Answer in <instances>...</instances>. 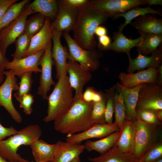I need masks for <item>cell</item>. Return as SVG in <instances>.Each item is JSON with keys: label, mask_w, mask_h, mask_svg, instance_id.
Listing matches in <instances>:
<instances>
[{"label": "cell", "mask_w": 162, "mask_h": 162, "mask_svg": "<svg viewBox=\"0 0 162 162\" xmlns=\"http://www.w3.org/2000/svg\"><path fill=\"white\" fill-rule=\"evenodd\" d=\"M93 102L85 101L82 95L74 97L73 104L63 115L54 121V127L56 131L67 135L83 132L94 124L91 114Z\"/></svg>", "instance_id": "1"}, {"label": "cell", "mask_w": 162, "mask_h": 162, "mask_svg": "<svg viewBox=\"0 0 162 162\" xmlns=\"http://www.w3.org/2000/svg\"><path fill=\"white\" fill-rule=\"evenodd\" d=\"M76 24L73 30L74 41L85 50L95 48L96 42L94 32L98 26L105 23L109 17L105 14L93 8L89 3L79 8Z\"/></svg>", "instance_id": "2"}, {"label": "cell", "mask_w": 162, "mask_h": 162, "mask_svg": "<svg viewBox=\"0 0 162 162\" xmlns=\"http://www.w3.org/2000/svg\"><path fill=\"white\" fill-rule=\"evenodd\" d=\"M42 134L40 127L37 124L28 125L7 139L0 141V156L8 162H30L22 158L17 151L24 145L30 146L40 139Z\"/></svg>", "instance_id": "3"}, {"label": "cell", "mask_w": 162, "mask_h": 162, "mask_svg": "<svg viewBox=\"0 0 162 162\" xmlns=\"http://www.w3.org/2000/svg\"><path fill=\"white\" fill-rule=\"evenodd\" d=\"M58 80L52 92L46 99L47 114L43 119L46 122L54 121L64 114L70 108L74 100L73 89L70 84L68 76H63Z\"/></svg>", "instance_id": "4"}, {"label": "cell", "mask_w": 162, "mask_h": 162, "mask_svg": "<svg viewBox=\"0 0 162 162\" xmlns=\"http://www.w3.org/2000/svg\"><path fill=\"white\" fill-rule=\"evenodd\" d=\"M134 135L131 154L139 162L158 140L159 126L136 118L134 120Z\"/></svg>", "instance_id": "5"}, {"label": "cell", "mask_w": 162, "mask_h": 162, "mask_svg": "<svg viewBox=\"0 0 162 162\" xmlns=\"http://www.w3.org/2000/svg\"><path fill=\"white\" fill-rule=\"evenodd\" d=\"M62 35L68 46L69 53L68 60L77 62L83 68L90 72L99 69V59L102 56L100 50L95 48L84 49L74 41L69 33L64 32Z\"/></svg>", "instance_id": "6"}, {"label": "cell", "mask_w": 162, "mask_h": 162, "mask_svg": "<svg viewBox=\"0 0 162 162\" xmlns=\"http://www.w3.org/2000/svg\"><path fill=\"white\" fill-rule=\"evenodd\" d=\"M6 78L0 86V106L3 107L16 122L20 123L22 121V116L15 107L12 101L13 91H17L19 85L17 79L10 70L5 71Z\"/></svg>", "instance_id": "7"}, {"label": "cell", "mask_w": 162, "mask_h": 162, "mask_svg": "<svg viewBox=\"0 0 162 162\" xmlns=\"http://www.w3.org/2000/svg\"><path fill=\"white\" fill-rule=\"evenodd\" d=\"M27 5L20 15L0 32V47L5 55L8 47L24 32L27 18L32 14Z\"/></svg>", "instance_id": "8"}, {"label": "cell", "mask_w": 162, "mask_h": 162, "mask_svg": "<svg viewBox=\"0 0 162 162\" xmlns=\"http://www.w3.org/2000/svg\"><path fill=\"white\" fill-rule=\"evenodd\" d=\"M136 109L162 110V87L151 83L144 84L139 92Z\"/></svg>", "instance_id": "9"}, {"label": "cell", "mask_w": 162, "mask_h": 162, "mask_svg": "<svg viewBox=\"0 0 162 162\" xmlns=\"http://www.w3.org/2000/svg\"><path fill=\"white\" fill-rule=\"evenodd\" d=\"M52 40L49 43L41 57L39 65L41 67L39 85L37 93L44 99H46L47 93L55 82L52 77V69L54 65L52 56Z\"/></svg>", "instance_id": "10"}, {"label": "cell", "mask_w": 162, "mask_h": 162, "mask_svg": "<svg viewBox=\"0 0 162 162\" xmlns=\"http://www.w3.org/2000/svg\"><path fill=\"white\" fill-rule=\"evenodd\" d=\"M58 11L54 21L51 22L52 30L69 33L75 27L79 14V8L69 6L62 0H57Z\"/></svg>", "instance_id": "11"}, {"label": "cell", "mask_w": 162, "mask_h": 162, "mask_svg": "<svg viewBox=\"0 0 162 162\" xmlns=\"http://www.w3.org/2000/svg\"><path fill=\"white\" fill-rule=\"evenodd\" d=\"M91 4L95 10L112 18L116 14L146 4V0H92Z\"/></svg>", "instance_id": "12"}, {"label": "cell", "mask_w": 162, "mask_h": 162, "mask_svg": "<svg viewBox=\"0 0 162 162\" xmlns=\"http://www.w3.org/2000/svg\"><path fill=\"white\" fill-rule=\"evenodd\" d=\"M53 45L52 56L56 70V78L67 75L68 61L69 56L68 48L62 44L60 39L63 32L52 30Z\"/></svg>", "instance_id": "13"}, {"label": "cell", "mask_w": 162, "mask_h": 162, "mask_svg": "<svg viewBox=\"0 0 162 162\" xmlns=\"http://www.w3.org/2000/svg\"><path fill=\"white\" fill-rule=\"evenodd\" d=\"M120 130L114 123L95 124L83 132L67 135L66 141L73 144H80L85 140L93 138L101 139Z\"/></svg>", "instance_id": "14"}, {"label": "cell", "mask_w": 162, "mask_h": 162, "mask_svg": "<svg viewBox=\"0 0 162 162\" xmlns=\"http://www.w3.org/2000/svg\"><path fill=\"white\" fill-rule=\"evenodd\" d=\"M67 72L70 84L75 91V95H82L84 86L92 78L91 72L83 68L77 62L68 60Z\"/></svg>", "instance_id": "15"}, {"label": "cell", "mask_w": 162, "mask_h": 162, "mask_svg": "<svg viewBox=\"0 0 162 162\" xmlns=\"http://www.w3.org/2000/svg\"><path fill=\"white\" fill-rule=\"evenodd\" d=\"M129 59L127 73H133L136 70H141L150 68H158L162 64V46L161 44L150 56L138 53L137 56L132 58L130 53L127 54Z\"/></svg>", "instance_id": "16"}, {"label": "cell", "mask_w": 162, "mask_h": 162, "mask_svg": "<svg viewBox=\"0 0 162 162\" xmlns=\"http://www.w3.org/2000/svg\"><path fill=\"white\" fill-rule=\"evenodd\" d=\"M45 50L18 59H13L9 62L5 69L10 70L15 76H19L24 73L31 72L37 73L41 72L38 67L39 62Z\"/></svg>", "instance_id": "17"}, {"label": "cell", "mask_w": 162, "mask_h": 162, "mask_svg": "<svg viewBox=\"0 0 162 162\" xmlns=\"http://www.w3.org/2000/svg\"><path fill=\"white\" fill-rule=\"evenodd\" d=\"M157 68H150L136 73H128L121 72L118 76L120 83L125 87L131 88L145 83L156 84Z\"/></svg>", "instance_id": "18"}, {"label": "cell", "mask_w": 162, "mask_h": 162, "mask_svg": "<svg viewBox=\"0 0 162 162\" xmlns=\"http://www.w3.org/2000/svg\"><path fill=\"white\" fill-rule=\"evenodd\" d=\"M143 84L128 88L120 82H117L114 86L116 91L122 95L125 108L126 119L134 120L136 118V108L139 91Z\"/></svg>", "instance_id": "19"}, {"label": "cell", "mask_w": 162, "mask_h": 162, "mask_svg": "<svg viewBox=\"0 0 162 162\" xmlns=\"http://www.w3.org/2000/svg\"><path fill=\"white\" fill-rule=\"evenodd\" d=\"M52 162H70L79 157L85 149L84 144H73L61 140L56 143Z\"/></svg>", "instance_id": "20"}, {"label": "cell", "mask_w": 162, "mask_h": 162, "mask_svg": "<svg viewBox=\"0 0 162 162\" xmlns=\"http://www.w3.org/2000/svg\"><path fill=\"white\" fill-rule=\"evenodd\" d=\"M50 20L49 18L46 17L43 27L32 37L28 49L24 57L45 50L50 42L52 40V34Z\"/></svg>", "instance_id": "21"}, {"label": "cell", "mask_w": 162, "mask_h": 162, "mask_svg": "<svg viewBox=\"0 0 162 162\" xmlns=\"http://www.w3.org/2000/svg\"><path fill=\"white\" fill-rule=\"evenodd\" d=\"M130 24L140 34H152L162 35V19L153 15L147 14L135 19Z\"/></svg>", "instance_id": "22"}, {"label": "cell", "mask_w": 162, "mask_h": 162, "mask_svg": "<svg viewBox=\"0 0 162 162\" xmlns=\"http://www.w3.org/2000/svg\"><path fill=\"white\" fill-rule=\"evenodd\" d=\"M140 35L136 39H129L124 35L122 31H118L113 34V41L103 50H112L117 52H125L127 54L130 53V51L132 48L137 47L140 44L143 39L145 34Z\"/></svg>", "instance_id": "23"}, {"label": "cell", "mask_w": 162, "mask_h": 162, "mask_svg": "<svg viewBox=\"0 0 162 162\" xmlns=\"http://www.w3.org/2000/svg\"><path fill=\"white\" fill-rule=\"evenodd\" d=\"M134 120L125 119L120 130V134L115 145L120 152L131 154L134 144Z\"/></svg>", "instance_id": "24"}, {"label": "cell", "mask_w": 162, "mask_h": 162, "mask_svg": "<svg viewBox=\"0 0 162 162\" xmlns=\"http://www.w3.org/2000/svg\"><path fill=\"white\" fill-rule=\"evenodd\" d=\"M36 162H52L56 148V144H50L39 139L30 146Z\"/></svg>", "instance_id": "25"}, {"label": "cell", "mask_w": 162, "mask_h": 162, "mask_svg": "<svg viewBox=\"0 0 162 162\" xmlns=\"http://www.w3.org/2000/svg\"><path fill=\"white\" fill-rule=\"evenodd\" d=\"M120 134V130L114 132L96 141L87 140L85 142V149L90 152L95 151L103 154L114 146Z\"/></svg>", "instance_id": "26"}, {"label": "cell", "mask_w": 162, "mask_h": 162, "mask_svg": "<svg viewBox=\"0 0 162 162\" xmlns=\"http://www.w3.org/2000/svg\"><path fill=\"white\" fill-rule=\"evenodd\" d=\"M32 14L37 13L50 20L56 19L58 11V7L56 0H34L27 5Z\"/></svg>", "instance_id": "27"}, {"label": "cell", "mask_w": 162, "mask_h": 162, "mask_svg": "<svg viewBox=\"0 0 162 162\" xmlns=\"http://www.w3.org/2000/svg\"><path fill=\"white\" fill-rule=\"evenodd\" d=\"M88 159L92 162H137L131 154L120 152L115 146L99 156Z\"/></svg>", "instance_id": "28"}, {"label": "cell", "mask_w": 162, "mask_h": 162, "mask_svg": "<svg viewBox=\"0 0 162 162\" xmlns=\"http://www.w3.org/2000/svg\"><path fill=\"white\" fill-rule=\"evenodd\" d=\"M148 14H158L162 15V13L160 11L152 8L150 6H148L144 8L137 6L125 12L116 14L112 18L114 20L121 17L124 18V22L118 28L119 31H122L124 28L130 23L133 20L140 16Z\"/></svg>", "instance_id": "29"}, {"label": "cell", "mask_w": 162, "mask_h": 162, "mask_svg": "<svg viewBox=\"0 0 162 162\" xmlns=\"http://www.w3.org/2000/svg\"><path fill=\"white\" fill-rule=\"evenodd\" d=\"M29 0H23L12 4L0 19V32L7 27L21 14Z\"/></svg>", "instance_id": "30"}, {"label": "cell", "mask_w": 162, "mask_h": 162, "mask_svg": "<svg viewBox=\"0 0 162 162\" xmlns=\"http://www.w3.org/2000/svg\"><path fill=\"white\" fill-rule=\"evenodd\" d=\"M162 35L152 34H145L143 39L137 47L138 53L143 55L151 54L162 44Z\"/></svg>", "instance_id": "31"}, {"label": "cell", "mask_w": 162, "mask_h": 162, "mask_svg": "<svg viewBox=\"0 0 162 162\" xmlns=\"http://www.w3.org/2000/svg\"><path fill=\"white\" fill-rule=\"evenodd\" d=\"M46 17L40 13H37L27 20L24 32L32 38L44 26Z\"/></svg>", "instance_id": "32"}, {"label": "cell", "mask_w": 162, "mask_h": 162, "mask_svg": "<svg viewBox=\"0 0 162 162\" xmlns=\"http://www.w3.org/2000/svg\"><path fill=\"white\" fill-rule=\"evenodd\" d=\"M107 96L104 93L100 101L93 102L92 109L91 114L92 121L94 124L106 123L104 113Z\"/></svg>", "instance_id": "33"}, {"label": "cell", "mask_w": 162, "mask_h": 162, "mask_svg": "<svg viewBox=\"0 0 162 162\" xmlns=\"http://www.w3.org/2000/svg\"><path fill=\"white\" fill-rule=\"evenodd\" d=\"M113 97L115 113V121L114 123L120 130L126 119L125 105L123 98L121 94L116 92H115L114 91Z\"/></svg>", "instance_id": "34"}, {"label": "cell", "mask_w": 162, "mask_h": 162, "mask_svg": "<svg viewBox=\"0 0 162 162\" xmlns=\"http://www.w3.org/2000/svg\"><path fill=\"white\" fill-rule=\"evenodd\" d=\"M32 37L24 32L17 39L15 43V50L11 56L13 59L24 57L28 50Z\"/></svg>", "instance_id": "35"}, {"label": "cell", "mask_w": 162, "mask_h": 162, "mask_svg": "<svg viewBox=\"0 0 162 162\" xmlns=\"http://www.w3.org/2000/svg\"><path fill=\"white\" fill-rule=\"evenodd\" d=\"M32 72H27L19 76L20 79L18 83L19 88L14 96L18 101L24 95L30 93L32 84Z\"/></svg>", "instance_id": "36"}, {"label": "cell", "mask_w": 162, "mask_h": 162, "mask_svg": "<svg viewBox=\"0 0 162 162\" xmlns=\"http://www.w3.org/2000/svg\"><path fill=\"white\" fill-rule=\"evenodd\" d=\"M115 89L112 87L105 90L107 96L106 105L104 118L105 122L108 124L113 123L112 119L114 111V102L113 99V94Z\"/></svg>", "instance_id": "37"}, {"label": "cell", "mask_w": 162, "mask_h": 162, "mask_svg": "<svg viewBox=\"0 0 162 162\" xmlns=\"http://www.w3.org/2000/svg\"><path fill=\"white\" fill-rule=\"evenodd\" d=\"M156 111L136 109V118L146 123L159 126L161 124L162 122L158 117Z\"/></svg>", "instance_id": "38"}, {"label": "cell", "mask_w": 162, "mask_h": 162, "mask_svg": "<svg viewBox=\"0 0 162 162\" xmlns=\"http://www.w3.org/2000/svg\"><path fill=\"white\" fill-rule=\"evenodd\" d=\"M162 157V141L158 140L138 162H152Z\"/></svg>", "instance_id": "39"}, {"label": "cell", "mask_w": 162, "mask_h": 162, "mask_svg": "<svg viewBox=\"0 0 162 162\" xmlns=\"http://www.w3.org/2000/svg\"><path fill=\"white\" fill-rule=\"evenodd\" d=\"M34 96L29 93L22 96L18 101L20 103L19 106L23 109L24 113L30 115L32 113V105L34 102Z\"/></svg>", "instance_id": "40"}, {"label": "cell", "mask_w": 162, "mask_h": 162, "mask_svg": "<svg viewBox=\"0 0 162 162\" xmlns=\"http://www.w3.org/2000/svg\"><path fill=\"white\" fill-rule=\"evenodd\" d=\"M104 93L97 91L92 87H88L82 93V98L85 101L88 102H97L102 98Z\"/></svg>", "instance_id": "41"}, {"label": "cell", "mask_w": 162, "mask_h": 162, "mask_svg": "<svg viewBox=\"0 0 162 162\" xmlns=\"http://www.w3.org/2000/svg\"><path fill=\"white\" fill-rule=\"evenodd\" d=\"M17 131L12 126L6 128L3 126L0 123V141L7 137L16 133Z\"/></svg>", "instance_id": "42"}, {"label": "cell", "mask_w": 162, "mask_h": 162, "mask_svg": "<svg viewBox=\"0 0 162 162\" xmlns=\"http://www.w3.org/2000/svg\"><path fill=\"white\" fill-rule=\"evenodd\" d=\"M65 4L71 7L79 8L88 4L90 0H62Z\"/></svg>", "instance_id": "43"}, {"label": "cell", "mask_w": 162, "mask_h": 162, "mask_svg": "<svg viewBox=\"0 0 162 162\" xmlns=\"http://www.w3.org/2000/svg\"><path fill=\"white\" fill-rule=\"evenodd\" d=\"M99 43L98 48L100 50H103L108 47L111 43V40L109 36L106 35L98 37Z\"/></svg>", "instance_id": "44"}, {"label": "cell", "mask_w": 162, "mask_h": 162, "mask_svg": "<svg viewBox=\"0 0 162 162\" xmlns=\"http://www.w3.org/2000/svg\"><path fill=\"white\" fill-rule=\"evenodd\" d=\"M18 0H0V19L8 8Z\"/></svg>", "instance_id": "45"}, {"label": "cell", "mask_w": 162, "mask_h": 162, "mask_svg": "<svg viewBox=\"0 0 162 162\" xmlns=\"http://www.w3.org/2000/svg\"><path fill=\"white\" fill-rule=\"evenodd\" d=\"M107 32V29L105 27L101 26H99L96 28L94 32V34L96 35L99 37L106 35Z\"/></svg>", "instance_id": "46"}, {"label": "cell", "mask_w": 162, "mask_h": 162, "mask_svg": "<svg viewBox=\"0 0 162 162\" xmlns=\"http://www.w3.org/2000/svg\"><path fill=\"white\" fill-rule=\"evenodd\" d=\"M9 62L0 47V66L5 68L6 65Z\"/></svg>", "instance_id": "47"}, {"label": "cell", "mask_w": 162, "mask_h": 162, "mask_svg": "<svg viewBox=\"0 0 162 162\" xmlns=\"http://www.w3.org/2000/svg\"><path fill=\"white\" fill-rule=\"evenodd\" d=\"M157 69L156 85L162 87V64Z\"/></svg>", "instance_id": "48"}, {"label": "cell", "mask_w": 162, "mask_h": 162, "mask_svg": "<svg viewBox=\"0 0 162 162\" xmlns=\"http://www.w3.org/2000/svg\"><path fill=\"white\" fill-rule=\"evenodd\" d=\"M146 4L151 6L152 5H162V0H146Z\"/></svg>", "instance_id": "49"}, {"label": "cell", "mask_w": 162, "mask_h": 162, "mask_svg": "<svg viewBox=\"0 0 162 162\" xmlns=\"http://www.w3.org/2000/svg\"><path fill=\"white\" fill-rule=\"evenodd\" d=\"M5 68L0 66V86L3 82L4 76Z\"/></svg>", "instance_id": "50"}, {"label": "cell", "mask_w": 162, "mask_h": 162, "mask_svg": "<svg viewBox=\"0 0 162 162\" xmlns=\"http://www.w3.org/2000/svg\"><path fill=\"white\" fill-rule=\"evenodd\" d=\"M157 115L159 120L162 122V110H159L156 111Z\"/></svg>", "instance_id": "51"}, {"label": "cell", "mask_w": 162, "mask_h": 162, "mask_svg": "<svg viewBox=\"0 0 162 162\" xmlns=\"http://www.w3.org/2000/svg\"><path fill=\"white\" fill-rule=\"evenodd\" d=\"M70 162H80V159L79 157H78L74 159Z\"/></svg>", "instance_id": "52"}, {"label": "cell", "mask_w": 162, "mask_h": 162, "mask_svg": "<svg viewBox=\"0 0 162 162\" xmlns=\"http://www.w3.org/2000/svg\"><path fill=\"white\" fill-rule=\"evenodd\" d=\"M0 162H9L4 159L0 156Z\"/></svg>", "instance_id": "53"}, {"label": "cell", "mask_w": 162, "mask_h": 162, "mask_svg": "<svg viewBox=\"0 0 162 162\" xmlns=\"http://www.w3.org/2000/svg\"><path fill=\"white\" fill-rule=\"evenodd\" d=\"M152 162H162V157Z\"/></svg>", "instance_id": "54"}, {"label": "cell", "mask_w": 162, "mask_h": 162, "mask_svg": "<svg viewBox=\"0 0 162 162\" xmlns=\"http://www.w3.org/2000/svg\"><path fill=\"white\" fill-rule=\"evenodd\" d=\"M39 162H47V161H40Z\"/></svg>", "instance_id": "55"}]
</instances>
